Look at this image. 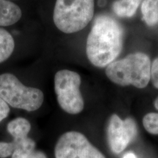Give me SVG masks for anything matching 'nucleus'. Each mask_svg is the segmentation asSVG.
Segmentation results:
<instances>
[{"mask_svg":"<svg viewBox=\"0 0 158 158\" xmlns=\"http://www.w3.org/2000/svg\"><path fill=\"white\" fill-rule=\"evenodd\" d=\"M15 48V41L10 33L0 28V63L11 56Z\"/></svg>","mask_w":158,"mask_h":158,"instance_id":"nucleus-12","label":"nucleus"},{"mask_svg":"<svg viewBox=\"0 0 158 158\" xmlns=\"http://www.w3.org/2000/svg\"><path fill=\"white\" fill-rule=\"evenodd\" d=\"M10 113V107L4 100L0 98V122L7 117Z\"/></svg>","mask_w":158,"mask_h":158,"instance_id":"nucleus-15","label":"nucleus"},{"mask_svg":"<svg viewBox=\"0 0 158 158\" xmlns=\"http://www.w3.org/2000/svg\"><path fill=\"white\" fill-rule=\"evenodd\" d=\"M27 158H48L45 154L42 151H35Z\"/></svg>","mask_w":158,"mask_h":158,"instance_id":"nucleus-16","label":"nucleus"},{"mask_svg":"<svg viewBox=\"0 0 158 158\" xmlns=\"http://www.w3.org/2000/svg\"><path fill=\"white\" fill-rule=\"evenodd\" d=\"M94 10V0H56L53 20L62 32H78L93 19Z\"/></svg>","mask_w":158,"mask_h":158,"instance_id":"nucleus-3","label":"nucleus"},{"mask_svg":"<svg viewBox=\"0 0 158 158\" xmlns=\"http://www.w3.org/2000/svg\"><path fill=\"white\" fill-rule=\"evenodd\" d=\"M0 98L11 107L27 111L39 109L44 101L42 91L26 86L11 73L0 75Z\"/></svg>","mask_w":158,"mask_h":158,"instance_id":"nucleus-4","label":"nucleus"},{"mask_svg":"<svg viewBox=\"0 0 158 158\" xmlns=\"http://www.w3.org/2000/svg\"><path fill=\"white\" fill-rule=\"evenodd\" d=\"M137 134V126L132 118L122 120L117 114L110 116L107 126V140L110 150L120 154L127 148Z\"/></svg>","mask_w":158,"mask_h":158,"instance_id":"nucleus-8","label":"nucleus"},{"mask_svg":"<svg viewBox=\"0 0 158 158\" xmlns=\"http://www.w3.org/2000/svg\"><path fill=\"white\" fill-rule=\"evenodd\" d=\"M106 3V0H99V5L103 6Z\"/></svg>","mask_w":158,"mask_h":158,"instance_id":"nucleus-19","label":"nucleus"},{"mask_svg":"<svg viewBox=\"0 0 158 158\" xmlns=\"http://www.w3.org/2000/svg\"><path fill=\"white\" fill-rule=\"evenodd\" d=\"M123 158H137L136 155L133 152H127L124 155Z\"/></svg>","mask_w":158,"mask_h":158,"instance_id":"nucleus-17","label":"nucleus"},{"mask_svg":"<svg viewBox=\"0 0 158 158\" xmlns=\"http://www.w3.org/2000/svg\"><path fill=\"white\" fill-rule=\"evenodd\" d=\"M151 64L148 55L142 52L132 53L108 64L106 68V75L110 81L119 86L132 85L143 89L150 81Z\"/></svg>","mask_w":158,"mask_h":158,"instance_id":"nucleus-2","label":"nucleus"},{"mask_svg":"<svg viewBox=\"0 0 158 158\" xmlns=\"http://www.w3.org/2000/svg\"><path fill=\"white\" fill-rule=\"evenodd\" d=\"M7 130L13 141L0 142V158H27L35 151L36 143L28 136L31 124L27 118H14L7 124Z\"/></svg>","mask_w":158,"mask_h":158,"instance_id":"nucleus-6","label":"nucleus"},{"mask_svg":"<svg viewBox=\"0 0 158 158\" xmlns=\"http://www.w3.org/2000/svg\"><path fill=\"white\" fill-rule=\"evenodd\" d=\"M81 78L74 71L62 70L54 77V89L61 108L69 114H78L84 110V101L80 91Z\"/></svg>","mask_w":158,"mask_h":158,"instance_id":"nucleus-5","label":"nucleus"},{"mask_svg":"<svg viewBox=\"0 0 158 158\" xmlns=\"http://www.w3.org/2000/svg\"><path fill=\"white\" fill-rule=\"evenodd\" d=\"M143 1V0H116L112 5V9L118 17H133Z\"/></svg>","mask_w":158,"mask_h":158,"instance_id":"nucleus-10","label":"nucleus"},{"mask_svg":"<svg viewBox=\"0 0 158 158\" xmlns=\"http://www.w3.org/2000/svg\"><path fill=\"white\" fill-rule=\"evenodd\" d=\"M154 106H155V108L156 109L158 110V97L155 99V101H154Z\"/></svg>","mask_w":158,"mask_h":158,"instance_id":"nucleus-18","label":"nucleus"},{"mask_svg":"<svg viewBox=\"0 0 158 158\" xmlns=\"http://www.w3.org/2000/svg\"><path fill=\"white\" fill-rule=\"evenodd\" d=\"M143 125L148 133L158 135V113H149L143 118Z\"/></svg>","mask_w":158,"mask_h":158,"instance_id":"nucleus-13","label":"nucleus"},{"mask_svg":"<svg viewBox=\"0 0 158 158\" xmlns=\"http://www.w3.org/2000/svg\"><path fill=\"white\" fill-rule=\"evenodd\" d=\"M123 37V29L115 19L108 15L97 16L86 40L89 62L97 68L107 67L121 53Z\"/></svg>","mask_w":158,"mask_h":158,"instance_id":"nucleus-1","label":"nucleus"},{"mask_svg":"<svg viewBox=\"0 0 158 158\" xmlns=\"http://www.w3.org/2000/svg\"><path fill=\"white\" fill-rule=\"evenodd\" d=\"M22 16L21 10L9 0H0V27H7L17 23Z\"/></svg>","mask_w":158,"mask_h":158,"instance_id":"nucleus-9","label":"nucleus"},{"mask_svg":"<svg viewBox=\"0 0 158 158\" xmlns=\"http://www.w3.org/2000/svg\"><path fill=\"white\" fill-rule=\"evenodd\" d=\"M150 80L152 81L153 86L158 89V57L154 59L151 64V77Z\"/></svg>","mask_w":158,"mask_h":158,"instance_id":"nucleus-14","label":"nucleus"},{"mask_svg":"<svg viewBox=\"0 0 158 158\" xmlns=\"http://www.w3.org/2000/svg\"><path fill=\"white\" fill-rule=\"evenodd\" d=\"M55 158H106L84 134L69 131L59 137L54 149Z\"/></svg>","mask_w":158,"mask_h":158,"instance_id":"nucleus-7","label":"nucleus"},{"mask_svg":"<svg viewBox=\"0 0 158 158\" xmlns=\"http://www.w3.org/2000/svg\"><path fill=\"white\" fill-rule=\"evenodd\" d=\"M143 20L149 27L158 23V0H143L141 3Z\"/></svg>","mask_w":158,"mask_h":158,"instance_id":"nucleus-11","label":"nucleus"}]
</instances>
